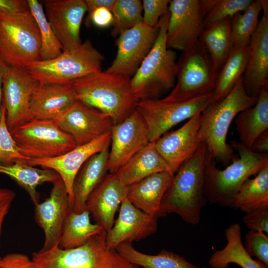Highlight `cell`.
I'll list each match as a JSON object with an SVG mask.
<instances>
[{
	"label": "cell",
	"instance_id": "cell-1",
	"mask_svg": "<svg viewBox=\"0 0 268 268\" xmlns=\"http://www.w3.org/2000/svg\"><path fill=\"white\" fill-rule=\"evenodd\" d=\"M208 151L202 142L173 175L161 202L167 213H175L186 223L196 225L207 201L204 194V169Z\"/></svg>",
	"mask_w": 268,
	"mask_h": 268
},
{
	"label": "cell",
	"instance_id": "cell-2",
	"mask_svg": "<svg viewBox=\"0 0 268 268\" xmlns=\"http://www.w3.org/2000/svg\"><path fill=\"white\" fill-rule=\"evenodd\" d=\"M228 144L238 156L224 169L216 167L215 161L208 153L204 169V194L210 204L232 207L242 184L268 165V154L254 152L236 140Z\"/></svg>",
	"mask_w": 268,
	"mask_h": 268
},
{
	"label": "cell",
	"instance_id": "cell-3",
	"mask_svg": "<svg viewBox=\"0 0 268 268\" xmlns=\"http://www.w3.org/2000/svg\"><path fill=\"white\" fill-rule=\"evenodd\" d=\"M242 77L227 95L211 102L201 113L200 132L202 142L215 162L226 166L238 156L226 142L229 127L238 113L255 105L258 99L246 93Z\"/></svg>",
	"mask_w": 268,
	"mask_h": 268
},
{
	"label": "cell",
	"instance_id": "cell-4",
	"mask_svg": "<svg viewBox=\"0 0 268 268\" xmlns=\"http://www.w3.org/2000/svg\"><path fill=\"white\" fill-rule=\"evenodd\" d=\"M70 84L77 100L108 115L115 124L128 117L138 102L130 78L105 71L75 79Z\"/></svg>",
	"mask_w": 268,
	"mask_h": 268
},
{
	"label": "cell",
	"instance_id": "cell-5",
	"mask_svg": "<svg viewBox=\"0 0 268 268\" xmlns=\"http://www.w3.org/2000/svg\"><path fill=\"white\" fill-rule=\"evenodd\" d=\"M169 11L159 22L156 41L134 75L130 79L132 91L139 101L161 99L174 88L178 71L175 50L167 48L166 31Z\"/></svg>",
	"mask_w": 268,
	"mask_h": 268
},
{
	"label": "cell",
	"instance_id": "cell-6",
	"mask_svg": "<svg viewBox=\"0 0 268 268\" xmlns=\"http://www.w3.org/2000/svg\"><path fill=\"white\" fill-rule=\"evenodd\" d=\"M106 231L92 237L83 245L64 249L59 246L32 254L38 268H140L123 259L106 243Z\"/></svg>",
	"mask_w": 268,
	"mask_h": 268
},
{
	"label": "cell",
	"instance_id": "cell-7",
	"mask_svg": "<svg viewBox=\"0 0 268 268\" xmlns=\"http://www.w3.org/2000/svg\"><path fill=\"white\" fill-rule=\"evenodd\" d=\"M104 59L87 39L75 49L63 51L56 58L29 63L25 68L38 82L70 84L75 79L101 71Z\"/></svg>",
	"mask_w": 268,
	"mask_h": 268
},
{
	"label": "cell",
	"instance_id": "cell-8",
	"mask_svg": "<svg viewBox=\"0 0 268 268\" xmlns=\"http://www.w3.org/2000/svg\"><path fill=\"white\" fill-rule=\"evenodd\" d=\"M176 83L163 99L169 102H185L213 93L219 72L201 39L177 60Z\"/></svg>",
	"mask_w": 268,
	"mask_h": 268
},
{
	"label": "cell",
	"instance_id": "cell-9",
	"mask_svg": "<svg viewBox=\"0 0 268 268\" xmlns=\"http://www.w3.org/2000/svg\"><path fill=\"white\" fill-rule=\"evenodd\" d=\"M41 38L31 12L21 15L0 13V57L9 66L25 67L40 61Z\"/></svg>",
	"mask_w": 268,
	"mask_h": 268
},
{
	"label": "cell",
	"instance_id": "cell-10",
	"mask_svg": "<svg viewBox=\"0 0 268 268\" xmlns=\"http://www.w3.org/2000/svg\"><path fill=\"white\" fill-rule=\"evenodd\" d=\"M10 132L21 154L30 159L55 158L77 146L53 120L33 119Z\"/></svg>",
	"mask_w": 268,
	"mask_h": 268
},
{
	"label": "cell",
	"instance_id": "cell-11",
	"mask_svg": "<svg viewBox=\"0 0 268 268\" xmlns=\"http://www.w3.org/2000/svg\"><path fill=\"white\" fill-rule=\"evenodd\" d=\"M213 99L210 93L185 102H169L163 98L139 101L136 108L153 142L172 127L201 113Z\"/></svg>",
	"mask_w": 268,
	"mask_h": 268
},
{
	"label": "cell",
	"instance_id": "cell-12",
	"mask_svg": "<svg viewBox=\"0 0 268 268\" xmlns=\"http://www.w3.org/2000/svg\"><path fill=\"white\" fill-rule=\"evenodd\" d=\"M38 83L25 67L4 64L1 75L2 104L9 131L33 119L30 102Z\"/></svg>",
	"mask_w": 268,
	"mask_h": 268
},
{
	"label": "cell",
	"instance_id": "cell-13",
	"mask_svg": "<svg viewBox=\"0 0 268 268\" xmlns=\"http://www.w3.org/2000/svg\"><path fill=\"white\" fill-rule=\"evenodd\" d=\"M168 11L167 48L186 51L198 42L204 29L201 0H170Z\"/></svg>",
	"mask_w": 268,
	"mask_h": 268
},
{
	"label": "cell",
	"instance_id": "cell-14",
	"mask_svg": "<svg viewBox=\"0 0 268 268\" xmlns=\"http://www.w3.org/2000/svg\"><path fill=\"white\" fill-rule=\"evenodd\" d=\"M159 31V24L151 27L142 22L121 33L116 57L105 71L131 79L152 49Z\"/></svg>",
	"mask_w": 268,
	"mask_h": 268
},
{
	"label": "cell",
	"instance_id": "cell-15",
	"mask_svg": "<svg viewBox=\"0 0 268 268\" xmlns=\"http://www.w3.org/2000/svg\"><path fill=\"white\" fill-rule=\"evenodd\" d=\"M54 121L72 137L77 146L110 133L115 125L110 116L78 100Z\"/></svg>",
	"mask_w": 268,
	"mask_h": 268
},
{
	"label": "cell",
	"instance_id": "cell-16",
	"mask_svg": "<svg viewBox=\"0 0 268 268\" xmlns=\"http://www.w3.org/2000/svg\"><path fill=\"white\" fill-rule=\"evenodd\" d=\"M149 142L146 125L135 109L123 121L115 124L111 131L108 171L117 172Z\"/></svg>",
	"mask_w": 268,
	"mask_h": 268
},
{
	"label": "cell",
	"instance_id": "cell-17",
	"mask_svg": "<svg viewBox=\"0 0 268 268\" xmlns=\"http://www.w3.org/2000/svg\"><path fill=\"white\" fill-rule=\"evenodd\" d=\"M43 3L46 16L63 51L79 46L80 27L87 10L84 0H46Z\"/></svg>",
	"mask_w": 268,
	"mask_h": 268
},
{
	"label": "cell",
	"instance_id": "cell-18",
	"mask_svg": "<svg viewBox=\"0 0 268 268\" xmlns=\"http://www.w3.org/2000/svg\"><path fill=\"white\" fill-rule=\"evenodd\" d=\"M201 123V113H200L189 119L179 129L165 134L153 142L172 174L175 173L203 142L200 132Z\"/></svg>",
	"mask_w": 268,
	"mask_h": 268
},
{
	"label": "cell",
	"instance_id": "cell-19",
	"mask_svg": "<svg viewBox=\"0 0 268 268\" xmlns=\"http://www.w3.org/2000/svg\"><path fill=\"white\" fill-rule=\"evenodd\" d=\"M48 198L35 205V219L43 229L44 241L40 251L58 246L63 224L70 208L68 194L61 177L53 184Z\"/></svg>",
	"mask_w": 268,
	"mask_h": 268
},
{
	"label": "cell",
	"instance_id": "cell-20",
	"mask_svg": "<svg viewBox=\"0 0 268 268\" xmlns=\"http://www.w3.org/2000/svg\"><path fill=\"white\" fill-rule=\"evenodd\" d=\"M110 142L111 132L88 143L77 146L68 152L55 158L30 159L24 161L29 165L41 166L57 173L66 186L71 205L73 184L78 171L91 156L109 148Z\"/></svg>",
	"mask_w": 268,
	"mask_h": 268
},
{
	"label": "cell",
	"instance_id": "cell-21",
	"mask_svg": "<svg viewBox=\"0 0 268 268\" xmlns=\"http://www.w3.org/2000/svg\"><path fill=\"white\" fill-rule=\"evenodd\" d=\"M157 218L139 209L126 198L121 203L118 218L106 232V245L115 249L125 241L145 239L157 231Z\"/></svg>",
	"mask_w": 268,
	"mask_h": 268
},
{
	"label": "cell",
	"instance_id": "cell-22",
	"mask_svg": "<svg viewBox=\"0 0 268 268\" xmlns=\"http://www.w3.org/2000/svg\"><path fill=\"white\" fill-rule=\"evenodd\" d=\"M129 188L116 173H109L88 197L86 209L106 232L113 226L116 213L127 198Z\"/></svg>",
	"mask_w": 268,
	"mask_h": 268
},
{
	"label": "cell",
	"instance_id": "cell-23",
	"mask_svg": "<svg viewBox=\"0 0 268 268\" xmlns=\"http://www.w3.org/2000/svg\"><path fill=\"white\" fill-rule=\"evenodd\" d=\"M247 64L243 75L246 93L258 97L268 85V16L263 14L251 39Z\"/></svg>",
	"mask_w": 268,
	"mask_h": 268
},
{
	"label": "cell",
	"instance_id": "cell-24",
	"mask_svg": "<svg viewBox=\"0 0 268 268\" xmlns=\"http://www.w3.org/2000/svg\"><path fill=\"white\" fill-rule=\"evenodd\" d=\"M77 100L70 84L38 82L30 102L32 119L55 120Z\"/></svg>",
	"mask_w": 268,
	"mask_h": 268
},
{
	"label": "cell",
	"instance_id": "cell-25",
	"mask_svg": "<svg viewBox=\"0 0 268 268\" xmlns=\"http://www.w3.org/2000/svg\"><path fill=\"white\" fill-rule=\"evenodd\" d=\"M173 175L167 171L150 175L129 188L127 198L136 207L158 219L166 214L161 202Z\"/></svg>",
	"mask_w": 268,
	"mask_h": 268
},
{
	"label": "cell",
	"instance_id": "cell-26",
	"mask_svg": "<svg viewBox=\"0 0 268 268\" xmlns=\"http://www.w3.org/2000/svg\"><path fill=\"white\" fill-rule=\"evenodd\" d=\"M109 149L91 156L78 171L73 184L70 205L74 212L80 213L86 209L88 197L106 176Z\"/></svg>",
	"mask_w": 268,
	"mask_h": 268
},
{
	"label": "cell",
	"instance_id": "cell-27",
	"mask_svg": "<svg viewBox=\"0 0 268 268\" xmlns=\"http://www.w3.org/2000/svg\"><path fill=\"white\" fill-rule=\"evenodd\" d=\"M227 240L225 246L215 251L210 256L208 264L211 268H228L230 264H235L242 268H268L263 262L254 260L245 250L241 239V226L234 223L225 231Z\"/></svg>",
	"mask_w": 268,
	"mask_h": 268
},
{
	"label": "cell",
	"instance_id": "cell-28",
	"mask_svg": "<svg viewBox=\"0 0 268 268\" xmlns=\"http://www.w3.org/2000/svg\"><path fill=\"white\" fill-rule=\"evenodd\" d=\"M240 142L251 148L256 138L268 129V90L260 91L256 103L240 112L235 118Z\"/></svg>",
	"mask_w": 268,
	"mask_h": 268
},
{
	"label": "cell",
	"instance_id": "cell-29",
	"mask_svg": "<svg viewBox=\"0 0 268 268\" xmlns=\"http://www.w3.org/2000/svg\"><path fill=\"white\" fill-rule=\"evenodd\" d=\"M163 171L170 173L154 142H149L116 173L124 184L130 186L150 175Z\"/></svg>",
	"mask_w": 268,
	"mask_h": 268
},
{
	"label": "cell",
	"instance_id": "cell-30",
	"mask_svg": "<svg viewBox=\"0 0 268 268\" xmlns=\"http://www.w3.org/2000/svg\"><path fill=\"white\" fill-rule=\"evenodd\" d=\"M0 174L9 176L23 188L34 205L40 202L37 187L47 182L53 184L60 178L53 170L37 168L26 164L24 160L9 165L0 163Z\"/></svg>",
	"mask_w": 268,
	"mask_h": 268
},
{
	"label": "cell",
	"instance_id": "cell-31",
	"mask_svg": "<svg viewBox=\"0 0 268 268\" xmlns=\"http://www.w3.org/2000/svg\"><path fill=\"white\" fill-rule=\"evenodd\" d=\"M115 249L127 262L142 268H198L180 255L167 250L154 255L141 253L130 241L121 243Z\"/></svg>",
	"mask_w": 268,
	"mask_h": 268
},
{
	"label": "cell",
	"instance_id": "cell-32",
	"mask_svg": "<svg viewBox=\"0 0 268 268\" xmlns=\"http://www.w3.org/2000/svg\"><path fill=\"white\" fill-rule=\"evenodd\" d=\"M90 214L87 209L76 213L70 208L63 224L60 248L68 249L80 246L104 230L97 223L91 222Z\"/></svg>",
	"mask_w": 268,
	"mask_h": 268
},
{
	"label": "cell",
	"instance_id": "cell-33",
	"mask_svg": "<svg viewBox=\"0 0 268 268\" xmlns=\"http://www.w3.org/2000/svg\"><path fill=\"white\" fill-rule=\"evenodd\" d=\"M232 208L245 213L268 208V165L254 178H249L242 184L234 197Z\"/></svg>",
	"mask_w": 268,
	"mask_h": 268
},
{
	"label": "cell",
	"instance_id": "cell-34",
	"mask_svg": "<svg viewBox=\"0 0 268 268\" xmlns=\"http://www.w3.org/2000/svg\"><path fill=\"white\" fill-rule=\"evenodd\" d=\"M249 52V46L231 48L228 58L219 71L212 102L218 101L227 95L245 71Z\"/></svg>",
	"mask_w": 268,
	"mask_h": 268
},
{
	"label": "cell",
	"instance_id": "cell-35",
	"mask_svg": "<svg viewBox=\"0 0 268 268\" xmlns=\"http://www.w3.org/2000/svg\"><path fill=\"white\" fill-rule=\"evenodd\" d=\"M231 19H227L204 28L200 37L214 68L218 72L231 49Z\"/></svg>",
	"mask_w": 268,
	"mask_h": 268
},
{
	"label": "cell",
	"instance_id": "cell-36",
	"mask_svg": "<svg viewBox=\"0 0 268 268\" xmlns=\"http://www.w3.org/2000/svg\"><path fill=\"white\" fill-rule=\"evenodd\" d=\"M262 10L260 0H253L244 11L236 14L231 22V47L237 48L247 47L256 31Z\"/></svg>",
	"mask_w": 268,
	"mask_h": 268
},
{
	"label": "cell",
	"instance_id": "cell-37",
	"mask_svg": "<svg viewBox=\"0 0 268 268\" xmlns=\"http://www.w3.org/2000/svg\"><path fill=\"white\" fill-rule=\"evenodd\" d=\"M30 12L38 25L40 38V61L56 58L63 52L62 47L46 16L43 5L37 0H27Z\"/></svg>",
	"mask_w": 268,
	"mask_h": 268
},
{
	"label": "cell",
	"instance_id": "cell-38",
	"mask_svg": "<svg viewBox=\"0 0 268 268\" xmlns=\"http://www.w3.org/2000/svg\"><path fill=\"white\" fill-rule=\"evenodd\" d=\"M253 0H201L204 13V27H208L244 11Z\"/></svg>",
	"mask_w": 268,
	"mask_h": 268
},
{
	"label": "cell",
	"instance_id": "cell-39",
	"mask_svg": "<svg viewBox=\"0 0 268 268\" xmlns=\"http://www.w3.org/2000/svg\"><path fill=\"white\" fill-rule=\"evenodd\" d=\"M114 18L112 34L119 35L142 22L143 8L140 0H116L112 10Z\"/></svg>",
	"mask_w": 268,
	"mask_h": 268
},
{
	"label": "cell",
	"instance_id": "cell-40",
	"mask_svg": "<svg viewBox=\"0 0 268 268\" xmlns=\"http://www.w3.org/2000/svg\"><path fill=\"white\" fill-rule=\"evenodd\" d=\"M23 156L13 138L6 124L5 109L2 104L0 120V163L11 164L22 160H30Z\"/></svg>",
	"mask_w": 268,
	"mask_h": 268
},
{
	"label": "cell",
	"instance_id": "cell-41",
	"mask_svg": "<svg viewBox=\"0 0 268 268\" xmlns=\"http://www.w3.org/2000/svg\"><path fill=\"white\" fill-rule=\"evenodd\" d=\"M244 247L251 257H255L268 267V236L263 232L249 230Z\"/></svg>",
	"mask_w": 268,
	"mask_h": 268
},
{
	"label": "cell",
	"instance_id": "cell-42",
	"mask_svg": "<svg viewBox=\"0 0 268 268\" xmlns=\"http://www.w3.org/2000/svg\"><path fill=\"white\" fill-rule=\"evenodd\" d=\"M170 0H143L142 22L151 27L157 26L161 18L168 12Z\"/></svg>",
	"mask_w": 268,
	"mask_h": 268
},
{
	"label": "cell",
	"instance_id": "cell-43",
	"mask_svg": "<svg viewBox=\"0 0 268 268\" xmlns=\"http://www.w3.org/2000/svg\"><path fill=\"white\" fill-rule=\"evenodd\" d=\"M243 221L250 230L268 234V208L257 209L246 213Z\"/></svg>",
	"mask_w": 268,
	"mask_h": 268
},
{
	"label": "cell",
	"instance_id": "cell-44",
	"mask_svg": "<svg viewBox=\"0 0 268 268\" xmlns=\"http://www.w3.org/2000/svg\"><path fill=\"white\" fill-rule=\"evenodd\" d=\"M0 268H38L32 259L21 253H11L1 259Z\"/></svg>",
	"mask_w": 268,
	"mask_h": 268
},
{
	"label": "cell",
	"instance_id": "cell-45",
	"mask_svg": "<svg viewBox=\"0 0 268 268\" xmlns=\"http://www.w3.org/2000/svg\"><path fill=\"white\" fill-rule=\"evenodd\" d=\"M87 20V22H91L99 28L109 27L114 23L112 11L104 7L96 8L88 13Z\"/></svg>",
	"mask_w": 268,
	"mask_h": 268
},
{
	"label": "cell",
	"instance_id": "cell-46",
	"mask_svg": "<svg viewBox=\"0 0 268 268\" xmlns=\"http://www.w3.org/2000/svg\"><path fill=\"white\" fill-rule=\"evenodd\" d=\"M30 12L27 0H0V13L21 15Z\"/></svg>",
	"mask_w": 268,
	"mask_h": 268
},
{
	"label": "cell",
	"instance_id": "cell-47",
	"mask_svg": "<svg viewBox=\"0 0 268 268\" xmlns=\"http://www.w3.org/2000/svg\"><path fill=\"white\" fill-rule=\"evenodd\" d=\"M250 148L256 153H268V130L263 133L256 138Z\"/></svg>",
	"mask_w": 268,
	"mask_h": 268
},
{
	"label": "cell",
	"instance_id": "cell-48",
	"mask_svg": "<svg viewBox=\"0 0 268 268\" xmlns=\"http://www.w3.org/2000/svg\"><path fill=\"white\" fill-rule=\"evenodd\" d=\"M87 7V12L90 13L93 10L101 7L108 8L112 11L116 0H84Z\"/></svg>",
	"mask_w": 268,
	"mask_h": 268
},
{
	"label": "cell",
	"instance_id": "cell-49",
	"mask_svg": "<svg viewBox=\"0 0 268 268\" xmlns=\"http://www.w3.org/2000/svg\"><path fill=\"white\" fill-rule=\"evenodd\" d=\"M15 196V193L12 190L0 188V210L5 205L11 204Z\"/></svg>",
	"mask_w": 268,
	"mask_h": 268
},
{
	"label": "cell",
	"instance_id": "cell-50",
	"mask_svg": "<svg viewBox=\"0 0 268 268\" xmlns=\"http://www.w3.org/2000/svg\"><path fill=\"white\" fill-rule=\"evenodd\" d=\"M11 204L5 205L0 210V236L4 219L8 211Z\"/></svg>",
	"mask_w": 268,
	"mask_h": 268
},
{
	"label": "cell",
	"instance_id": "cell-51",
	"mask_svg": "<svg viewBox=\"0 0 268 268\" xmlns=\"http://www.w3.org/2000/svg\"><path fill=\"white\" fill-rule=\"evenodd\" d=\"M5 63L0 57V120L1 117V106H2V86H1V75L3 66Z\"/></svg>",
	"mask_w": 268,
	"mask_h": 268
},
{
	"label": "cell",
	"instance_id": "cell-52",
	"mask_svg": "<svg viewBox=\"0 0 268 268\" xmlns=\"http://www.w3.org/2000/svg\"><path fill=\"white\" fill-rule=\"evenodd\" d=\"M262 5L263 14L268 16V1L267 0H260Z\"/></svg>",
	"mask_w": 268,
	"mask_h": 268
},
{
	"label": "cell",
	"instance_id": "cell-53",
	"mask_svg": "<svg viewBox=\"0 0 268 268\" xmlns=\"http://www.w3.org/2000/svg\"><path fill=\"white\" fill-rule=\"evenodd\" d=\"M201 268H206L205 267H201Z\"/></svg>",
	"mask_w": 268,
	"mask_h": 268
},
{
	"label": "cell",
	"instance_id": "cell-54",
	"mask_svg": "<svg viewBox=\"0 0 268 268\" xmlns=\"http://www.w3.org/2000/svg\"><path fill=\"white\" fill-rule=\"evenodd\" d=\"M1 259V258L0 257V266Z\"/></svg>",
	"mask_w": 268,
	"mask_h": 268
}]
</instances>
